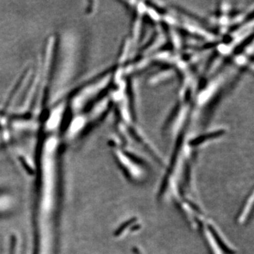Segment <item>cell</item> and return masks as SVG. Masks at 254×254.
Masks as SVG:
<instances>
[{
	"mask_svg": "<svg viewBox=\"0 0 254 254\" xmlns=\"http://www.w3.org/2000/svg\"><path fill=\"white\" fill-rule=\"evenodd\" d=\"M253 191L251 192L250 195L246 199L243 206L241 208L240 213H239L238 217L237 218L238 223L243 224L244 222L247 221V219L250 216L252 206H253Z\"/></svg>",
	"mask_w": 254,
	"mask_h": 254,
	"instance_id": "7a4b0ae2",
	"label": "cell"
},
{
	"mask_svg": "<svg viewBox=\"0 0 254 254\" xmlns=\"http://www.w3.org/2000/svg\"><path fill=\"white\" fill-rule=\"evenodd\" d=\"M199 225L210 254H235V250L229 246L214 224L203 219Z\"/></svg>",
	"mask_w": 254,
	"mask_h": 254,
	"instance_id": "6da1fadb",
	"label": "cell"
}]
</instances>
